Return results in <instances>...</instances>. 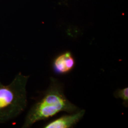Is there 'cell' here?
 <instances>
[{
	"label": "cell",
	"instance_id": "277c9868",
	"mask_svg": "<svg viewBox=\"0 0 128 128\" xmlns=\"http://www.w3.org/2000/svg\"><path fill=\"white\" fill-rule=\"evenodd\" d=\"M74 66L75 60L69 51H66L57 56L53 63V69L55 73L58 74L68 73Z\"/></svg>",
	"mask_w": 128,
	"mask_h": 128
},
{
	"label": "cell",
	"instance_id": "6da1fadb",
	"mask_svg": "<svg viewBox=\"0 0 128 128\" xmlns=\"http://www.w3.org/2000/svg\"><path fill=\"white\" fill-rule=\"evenodd\" d=\"M79 110L64 94L62 83L51 77L50 84L41 98L28 110L23 128H29L38 121L48 119L61 112L72 114Z\"/></svg>",
	"mask_w": 128,
	"mask_h": 128
},
{
	"label": "cell",
	"instance_id": "3957f363",
	"mask_svg": "<svg viewBox=\"0 0 128 128\" xmlns=\"http://www.w3.org/2000/svg\"><path fill=\"white\" fill-rule=\"evenodd\" d=\"M85 112V110H78L71 114L62 116L46 124L44 128H72L82 119Z\"/></svg>",
	"mask_w": 128,
	"mask_h": 128
},
{
	"label": "cell",
	"instance_id": "5b68a950",
	"mask_svg": "<svg viewBox=\"0 0 128 128\" xmlns=\"http://www.w3.org/2000/svg\"><path fill=\"white\" fill-rule=\"evenodd\" d=\"M114 96L116 98H120L123 101L125 107H127L128 105V87L122 89H118L114 92Z\"/></svg>",
	"mask_w": 128,
	"mask_h": 128
},
{
	"label": "cell",
	"instance_id": "7a4b0ae2",
	"mask_svg": "<svg viewBox=\"0 0 128 128\" xmlns=\"http://www.w3.org/2000/svg\"><path fill=\"white\" fill-rule=\"evenodd\" d=\"M28 78L29 76L19 73L9 85L0 81V123L16 118L25 110Z\"/></svg>",
	"mask_w": 128,
	"mask_h": 128
}]
</instances>
